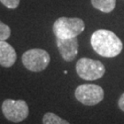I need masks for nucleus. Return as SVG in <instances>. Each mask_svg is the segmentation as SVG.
<instances>
[{
    "mask_svg": "<svg viewBox=\"0 0 124 124\" xmlns=\"http://www.w3.org/2000/svg\"><path fill=\"white\" fill-rule=\"evenodd\" d=\"M91 46L96 53L105 58L118 56L123 48L120 39L114 32L108 30H98L90 39Z\"/></svg>",
    "mask_w": 124,
    "mask_h": 124,
    "instance_id": "obj_1",
    "label": "nucleus"
},
{
    "mask_svg": "<svg viewBox=\"0 0 124 124\" xmlns=\"http://www.w3.org/2000/svg\"><path fill=\"white\" fill-rule=\"evenodd\" d=\"M85 30V22L79 18L62 17L55 20L53 31L56 38L69 39L81 34Z\"/></svg>",
    "mask_w": 124,
    "mask_h": 124,
    "instance_id": "obj_2",
    "label": "nucleus"
},
{
    "mask_svg": "<svg viewBox=\"0 0 124 124\" xmlns=\"http://www.w3.org/2000/svg\"><path fill=\"white\" fill-rule=\"evenodd\" d=\"M75 70L77 75L82 79L86 81H94L101 78L106 72V68L104 64L98 60L83 57L77 61Z\"/></svg>",
    "mask_w": 124,
    "mask_h": 124,
    "instance_id": "obj_3",
    "label": "nucleus"
},
{
    "mask_svg": "<svg viewBox=\"0 0 124 124\" xmlns=\"http://www.w3.org/2000/svg\"><path fill=\"white\" fill-rule=\"evenodd\" d=\"M23 65L31 72H41L49 65L51 57L48 52L42 49H31L22 54Z\"/></svg>",
    "mask_w": 124,
    "mask_h": 124,
    "instance_id": "obj_4",
    "label": "nucleus"
},
{
    "mask_svg": "<svg viewBox=\"0 0 124 124\" xmlns=\"http://www.w3.org/2000/svg\"><path fill=\"white\" fill-rule=\"evenodd\" d=\"M75 97L83 105L95 106L103 100L104 90L98 85L83 84L76 87Z\"/></svg>",
    "mask_w": 124,
    "mask_h": 124,
    "instance_id": "obj_5",
    "label": "nucleus"
},
{
    "mask_svg": "<svg viewBox=\"0 0 124 124\" xmlns=\"http://www.w3.org/2000/svg\"><path fill=\"white\" fill-rule=\"evenodd\" d=\"M2 112L5 118L12 122H21L29 116V106L22 99H6L2 104Z\"/></svg>",
    "mask_w": 124,
    "mask_h": 124,
    "instance_id": "obj_6",
    "label": "nucleus"
},
{
    "mask_svg": "<svg viewBox=\"0 0 124 124\" xmlns=\"http://www.w3.org/2000/svg\"><path fill=\"white\" fill-rule=\"evenodd\" d=\"M56 45L59 53L64 61L72 62L77 56L79 44L76 37L69 39L56 38Z\"/></svg>",
    "mask_w": 124,
    "mask_h": 124,
    "instance_id": "obj_7",
    "label": "nucleus"
},
{
    "mask_svg": "<svg viewBox=\"0 0 124 124\" xmlns=\"http://www.w3.org/2000/svg\"><path fill=\"white\" fill-rule=\"evenodd\" d=\"M17 61V53L11 45L6 40L0 41V65L11 67Z\"/></svg>",
    "mask_w": 124,
    "mask_h": 124,
    "instance_id": "obj_8",
    "label": "nucleus"
},
{
    "mask_svg": "<svg viewBox=\"0 0 124 124\" xmlns=\"http://www.w3.org/2000/svg\"><path fill=\"white\" fill-rule=\"evenodd\" d=\"M91 4L96 9L104 13H109L115 8L116 0H91Z\"/></svg>",
    "mask_w": 124,
    "mask_h": 124,
    "instance_id": "obj_9",
    "label": "nucleus"
},
{
    "mask_svg": "<svg viewBox=\"0 0 124 124\" xmlns=\"http://www.w3.org/2000/svg\"><path fill=\"white\" fill-rule=\"evenodd\" d=\"M42 123L43 124H70L67 120L60 118L59 116L53 113V112H47V113H45L43 118H42Z\"/></svg>",
    "mask_w": 124,
    "mask_h": 124,
    "instance_id": "obj_10",
    "label": "nucleus"
},
{
    "mask_svg": "<svg viewBox=\"0 0 124 124\" xmlns=\"http://www.w3.org/2000/svg\"><path fill=\"white\" fill-rule=\"evenodd\" d=\"M11 34V30L7 24L0 20V41L8 40Z\"/></svg>",
    "mask_w": 124,
    "mask_h": 124,
    "instance_id": "obj_11",
    "label": "nucleus"
},
{
    "mask_svg": "<svg viewBox=\"0 0 124 124\" xmlns=\"http://www.w3.org/2000/svg\"><path fill=\"white\" fill-rule=\"evenodd\" d=\"M0 2L8 8L15 9L18 7V5L20 3V0H0Z\"/></svg>",
    "mask_w": 124,
    "mask_h": 124,
    "instance_id": "obj_12",
    "label": "nucleus"
},
{
    "mask_svg": "<svg viewBox=\"0 0 124 124\" xmlns=\"http://www.w3.org/2000/svg\"><path fill=\"white\" fill-rule=\"evenodd\" d=\"M118 105H119V108L121 111L124 112V93L120 96V98H119V101H118Z\"/></svg>",
    "mask_w": 124,
    "mask_h": 124,
    "instance_id": "obj_13",
    "label": "nucleus"
}]
</instances>
